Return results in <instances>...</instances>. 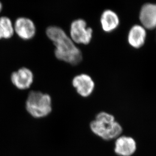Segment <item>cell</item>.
<instances>
[{"instance_id":"8992f818","label":"cell","mask_w":156,"mask_h":156,"mask_svg":"<svg viewBox=\"0 0 156 156\" xmlns=\"http://www.w3.org/2000/svg\"><path fill=\"white\" fill-rule=\"evenodd\" d=\"M137 148L136 141L132 137L121 135L115 139L114 152L117 156H133Z\"/></svg>"},{"instance_id":"3957f363","label":"cell","mask_w":156,"mask_h":156,"mask_svg":"<svg viewBox=\"0 0 156 156\" xmlns=\"http://www.w3.org/2000/svg\"><path fill=\"white\" fill-rule=\"evenodd\" d=\"M26 108L29 114L34 118H44L52 112V98L47 93L32 91L27 96Z\"/></svg>"},{"instance_id":"6da1fadb","label":"cell","mask_w":156,"mask_h":156,"mask_svg":"<svg viewBox=\"0 0 156 156\" xmlns=\"http://www.w3.org/2000/svg\"><path fill=\"white\" fill-rule=\"evenodd\" d=\"M46 33L55 46L54 54L56 58L72 66L82 62V52L62 28L50 26L46 29Z\"/></svg>"},{"instance_id":"ba28073f","label":"cell","mask_w":156,"mask_h":156,"mask_svg":"<svg viewBox=\"0 0 156 156\" xmlns=\"http://www.w3.org/2000/svg\"><path fill=\"white\" fill-rule=\"evenodd\" d=\"M33 73L28 68L23 67L12 73L11 76L12 83L20 90L29 89L33 83Z\"/></svg>"},{"instance_id":"52a82bcc","label":"cell","mask_w":156,"mask_h":156,"mask_svg":"<svg viewBox=\"0 0 156 156\" xmlns=\"http://www.w3.org/2000/svg\"><path fill=\"white\" fill-rule=\"evenodd\" d=\"M72 85L77 93L83 98L90 96L95 88V83L92 78L86 74L76 76L73 79Z\"/></svg>"},{"instance_id":"8fae6325","label":"cell","mask_w":156,"mask_h":156,"mask_svg":"<svg viewBox=\"0 0 156 156\" xmlns=\"http://www.w3.org/2000/svg\"><path fill=\"white\" fill-rule=\"evenodd\" d=\"M102 30L106 33H111L117 29L119 24L118 16L111 10L104 11L101 17Z\"/></svg>"},{"instance_id":"30bf717a","label":"cell","mask_w":156,"mask_h":156,"mask_svg":"<svg viewBox=\"0 0 156 156\" xmlns=\"http://www.w3.org/2000/svg\"><path fill=\"white\" fill-rule=\"evenodd\" d=\"M146 36L147 33L144 27L135 25L129 31L128 37V43L133 48L139 49L144 45Z\"/></svg>"},{"instance_id":"4fadbf2b","label":"cell","mask_w":156,"mask_h":156,"mask_svg":"<svg viewBox=\"0 0 156 156\" xmlns=\"http://www.w3.org/2000/svg\"><path fill=\"white\" fill-rule=\"evenodd\" d=\"M2 9H3V5L2 4L1 2L0 1V13L1 12Z\"/></svg>"},{"instance_id":"277c9868","label":"cell","mask_w":156,"mask_h":156,"mask_svg":"<svg viewBox=\"0 0 156 156\" xmlns=\"http://www.w3.org/2000/svg\"><path fill=\"white\" fill-rule=\"evenodd\" d=\"M69 34V37L75 43L88 45L92 39L93 30L87 27L85 20L80 18L71 23Z\"/></svg>"},{"instance_id":"7c38bea8","label":"cell","mask_w":156,"mask_h":156,"mask_svg":"<svg viewBox=\"0 0 156 156\" xmlns=\"http://www.w3.org/2000/svg\"><path fill=\"white\" fill-rule=\"evenodd\" d=\"M14 34L13 23L7 16L0 17V40L12 38Z\"/></svg>"},{"instance_id":"7a4b0ae2","label":"cell","mask_w":156,"mask_h":156,"mask_svg":"<svg viewBox=\"0 0 156 156\" xmlns=\"http://www.w3.org/2000/svg\"><path fill=\"white\" fill-rule=\"evenodd\" d=\"M90 127L93 133L105 140H115L122 135L123 128L114 116L105 112L98 113L90 123Z\"/></svg>"},{"instance_id":"5b68a950","label":"cell","mask_w":156,"mask_h":156,"mask_svg":"<svg viewBox=\"0 0 156 156\" xmlns=\"http://www.w3.org/2000/svg\"><path fill=\"white\" fill-rule=\"evenodd\" d=\"M14 33L23 40H30L35 37L36 27L33 21L27 17L17 18L13 24Z\"/></svg>"},{"instance_id":"9c48e42d","label":"cell","mask_w":156,"mask_h":156,"mask_svg":"<svg viewBox=\"0 0 156 156\" xmlns=\"http://www.w3.org/2000/svg\"><path fill=\"white\" fill-rule=\"evenodd\" d=\"M140 20L144 28L153 30L156 27V4L147 3L141 8Z\"/></svg>"}]
</instances>
